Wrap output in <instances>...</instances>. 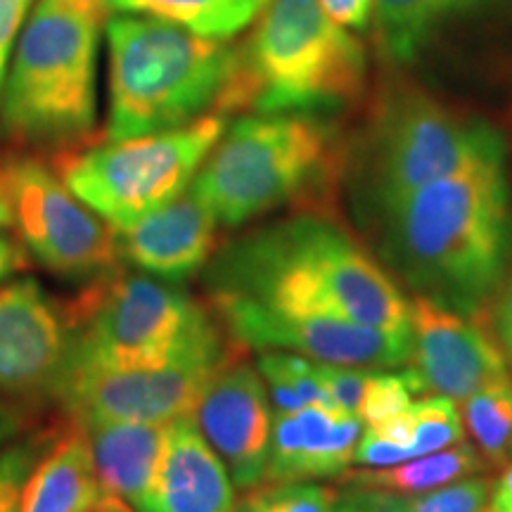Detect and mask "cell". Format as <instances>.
<instances>
[{"label":"cell","instance_id":"277c9868","mask_svg":"<svg viewBox=\"0 0 512 512\" xmlns=\"http://www.w3.org/2000/svg\"><path fill=\"white\" fill-rule=\"evenodd\" d=\"M98 0H38L17 38L0 98V126L31 150L72 152L98 117Z\"/></svg>","mask_w":512,"mask_h":512},{"label":"cell","instance_id":"44dd1931","mask_svg":"<svg viewBox=\"0 0 512 512\" xmlns=\"http://www.w3.org/2000/svg\"><path fill=\"white\" fill-rule=\"evenodd\" d=\"M482 453L472 446H448L392 467H370L361 472H344V479L356 491H389V494H425L458 479L484 472Z\"/></svg>","mask_w":512,"mask_h":512},{"label":"cell","instance_id":"30bf717a","mask_svg":"<svg viewBox=\"0 0 512 512\" xmlns=\"http://www.w3.org/2000/svg\"><path fill=\"white\" fill-rule=\"evenodd\" d=\"M235 356L221 325H209L169 361L138 368L79 370L57 382L50 399L69 422H171L195 411L207 384Z\"/></svg>","mask_w":512,"mask_h":512},{"label":"cell","instance_id":"ab89813d","mask_svg":"<svg viewBox=\"0 0 512 512\" xmlns=\"http://www.w3.org/2000/svg\"><path fill=\"white\" fill-rule=\"evenodd\" d=\"M15 226V219H12V207L8 200V192H5L3 174H0V230H8Z\"/></svg>","mask_w":512,"mask_h":512},{"label":"cell","instance_id":"f35d334b","mask_svg":"<svg viewBox=\"0 0 512 512\" xmlns=\"http://www.w3.org/2000/svg\"><path fill=\"white\" fill-rule=\"evenodd\" d=\"M83 512H138V510L133 508L128 501H124V498L114 496L112 491L105 489V494H102L98 501L91 505V508L83 510Z\"/></svg>","mask_w":512,"mask_h":512},{"label":"cell","instance_id":"7a4b0ae2","mask_svg":"<svg viewBox=\"0 0 512 512\" xmlns=\"http://www.w3.org/2000/svg\"><path fill=\"white\" fill-rule=\"evenodd\" d=\"M207 287L211 294L342 316L411 337V302L392 275L320 214H297L230 242L211 261Z\"/></svg>","mask_w":512,"mask_h":512},{"label":"cell","instance_id":"ffe728a7","mask_svg":"<svg viewBox=\"0 0 512 512\" xmlns=\"http://www.w3.org/2000/svg\"><path fill=\"white\" fill-rule=\"evenodd\" d=\"M505 0H375L373 24L389 62L413 64L444 31Z\"/></svg>","mask_w":512,"mask_h":512},{"label":"cell","instance_id":"484cf974","mask_svg":"<svg viewBox=\"0 0 512 512\" xmlns=\"http://www.w3.org/2000/svg\"><path fill=\"white\" fill-rule=\"evenodd\" d=\"M339 494L311 482H264L247 491L235 512H335Z\"/></svg>","mask_w":512,"mask_h":512},{"label":"cell","instance_id":"7402d4cb","mask_svg":"<svg viewBox=\"0 0 512 512\" xmlns=\"http://www.w3.org/2000/svg\"><path fill=\"white\" fill-rule=\"evenodd\" d=\"M302 425V448L294 460L290 482L342 477L354 463V453L361 441V418L330 408L306 406L297 411Z\"/></svg>","mask_w":512,"mask_h":512},{"label":"cell","instance_id":"4dcf8cb0","mask_svg":"<svg viewBox=\"0 0 512 512\" xmlns=\"http://www.w3.org/2000/svg\"><path fill=\"white\" fill-rule=\"evenodd\" d=\"M29 8L31 0H0V98H3L5 79H8L17 38L29 17Z\"/></svg>","mask_w":512,"mask_h":512},{"label":"cell","instance_id":"f1b7e54d","mask_svg":"<svg viewBox=\"0 0 512 512\" xmlns=\"http://www.w3.org/2000/svg\"><path fill=\"white\" fill-rule=\"evenodd\" d=\"M425 392L420 377L411 368L403 370L399 375L370 373L368 387L363 392L358 418L366 425H377V422L392 418L396 413L408 411L413 406V394Z\"/></svg>","mask_w":512,"mask_h":512},{"label":"cell","instance_id":"52a82bcc","mask_svg":"<svg viewBox=\"0 0 512 512\" xmlns=\"http://www.w3.org/2000/svg\"><path fill=\"white\" fill-rule=\"evenodd\" d=\"M64 375L169 361L216 320L171 283L117 271L91 280L72 304ZM60 377V380H62Z\"/></svg>","mask_w":512,"mask_h":512},{"label":"cell","instance_id":"8992f818","mask_svg":"<svg viewBox=\"0 0 512 512\" xmlns=\"http://www.w3.org/2000/svg\"><path fill=\"white\" fill-rule=\"evenodd\" d=\"M337 131L318 114H249L226 126L190 190L221 226L304 200L332 176Z\"/></svg>","mask_w":512,"mask_h":512},{"label":"cell","instance_id":"e575fe53","mask_svg":"<svg viewBox=\"0 0 512 512\" xmlns=\"http://www.w3.org/2000/svg\"><path fill=\"white\" fill-rule=\"evenodd\" d=\"M29 252L24 245L10 235L0 233V285L8 283L12 275L29 268Z\"/></svg>","mask_w":512,"mask_h":512},{"label":"cell","instance_id":"d6986e66","mask_svg":"<svg viewBox=\"0 0 512 512\" xmlns=\"http://www.w3.org/2000/svg\"><path fill=\"white\" fill-rule=\"evenodd\" d=\"M105 494L86 432L76 422L38 458L24 484L19 512H83Z\"/></svg>","mask_w":512,"mask_h":512},{"label":"cell","instance_id":"b9f144b4","mask_svg":"<svg viewBox=\"0 0 512 512\" xmlns=\"http://www.w3.org/2000/svg\"><path fill=\"white\" fill-rule=\"evenodd\" d=\"M479 512H494V508H491V505H489V503H486V505H484V508H482V510H479Z\"/></svg>","mask_w":512,"mask_h":512},{"label":"cell","instance_id":"f546056e","mask_svg":"<svg viewBox=\"0 0 512 512\" xmlns=\"http://www.w3.org/2000/svg\"><path fill=\"white\" fill-rule=\"evenodd\" d=\"M316 363L320 382L328 389L332 403L337 411L358 415L361 408L363 392H366L370 373L363 368H349V366H332V363Z\"/></svg>","mask_w":512,"mask_h":512},{"label":"cell","instance_id":"3957f363","mask_svg":"<svg viewBox=\"0 0 512 512\" xmlns=\"http://www.w3.org/2000/svg\"><path fill=\"white\" fill-rule=\"evenodd\" d=\"M105 34L110 46L105 140L171 131L207 114H228L238 46L138 12L110 17Z\"/></svg>","mask_w":512,"mask_h":512},{"label":"cell","instance_id":"4fadbf2b","mask_svg":"<svg viewBox=\"0 0 512 512\" xmlns=\"http://www.w3.org/2000/svg\"><path fill=\"white\" fill-rule=\"evenodd\" d=\"M67 354V306L34 278L0 285V396L50 399Z\"/></svg>","mask_w":512,"mask_h":512},{"label":"cell","instance_id":"8d00e7d4","mask_svg":"<svg viewBox=\"0 0 512 512\" xmlns=\"http://www.w3.org/2000/svg\"><path fill=\"white\" fill-rule=\"evenodd\" d=\"M24 425H27V415L19 411L15 403L0 396V448L15 441L24 432Z\"/></svg>","mask_w":512,"mask_h":512},{"label":"cell","instance_id":"836d02e7","mask_svg":"<svg viewBox=\"0 0 512 512\" xmlns=\"http://www.w3.org/2000/svg\"><path fill=\"white\" fill-rule=\"evenodd\" d=\"M370 432L377 434V437L392 441L396 446H406V448H413V434H415V420H413V413L411 408L403 413H396L392 418L377 422V425H370L368 427ZM415 451V448H413Z\"/></svg>","mask_w":512,"mask_h":512},{"label":"cell","instance_id":"2e32d148","mask_svg":"<svg viewBox=\"0 0 512 512\" xmlns=\"http://www.w3.org/2000/svg\"><path fill=\"white\" fill-rule=\"evenodd\" d=\"M219 219L190 188L143 219L112 228L121 264L164 283H181L209 264Z\"/></svg>","mask_w":512,"mask_h":512},{"label":"cell","instance_id":"60d3db41","mask_svg":"<svg viewBox=\"0 0 512 512\" xmlns=\"http://www.w3.org/2000/svg\"><path fill=\"white\" fill-rule=\"evenodd\" d=\"M335 512H373V510L366 508V505H363V503H358L354 496H349V498H344V501L337 503V510Z\"/></svg>","mask_w":512,"mask_h":512},{"label":"cell","instance_id":"d4e9b609","mask_svg":"<svg viewBox=\"0 0 512 512\" xmlns=\"http://www.w3.org/2000/svg\"><path fill=\"white\" fill-rule=\"evenodd\" d=\"M465 425L489 465H501L512 451V377L486 384L465 401Z\"/></svg>","mask_w":512,"mask_h":512},{"label":"cell","instance_id":"7bdbcfd3","mask_svg":"<svg viewBox=\"0 0 512 512\" xmlns=\"http://www.w3.org/2000/svg\"><path fill=\"white\" fill-rule=\"evenodd\" d=\"M98 3H107V5H110V0H98Z\"/></svg>","mask_w":512,"mask_h":512},{"label":"cell","instance_id":"603a6c76","mask_svg":"<svg viewBox=\"0 0 512 512\" xmlns=\"http://www.w3.org/2000/svg\"><path fill=\"white\" fill-rule=\"evenodd\" d=\"M266 5L268 0H110L117 12L159 17L219 41L252 27Z\"/></svg>","mask_w":512,"mask_h":512},{"label":"cell","instance_id":"9a60e30c","mask_svg":"<svg viewBox=\"0 0 512 512\" xmlns=\"http://www.w3.org/2000/svg\"><path fill=\"white\" fill-rule=\"evenodd\" d=\"M192 415L226 463L235 489L249 491L264 484L273 413L259 368L238 356L230 358L211 377Z\"/></svg>","mask_w":512,"mask_h":512},{"label":"cell","instance_id":"ac0fdd59","mask_svg":"<svg viewBox=\"0 0 512 512\" xmlns=\"http://www.w3.org/2000/svg\"><path fill=\"white\" fill-rule=\"evenodd\" d=\"M86 432L100 484L140 512L155 482L169 422H76Z\"/></svg>","mask_w":512,"mask_h":512},{"label":"cell","instance_id":"74e56055","mask_svg":"<svg viewBox=\"0 0 512 512\" xmlns=\"http://www.w3.org/2000/svg\"><path fill=\"white\" fill-rule=\"evenodd\" d=\"M489 505L494 508V512H512V465L505 467L501 479L496 482Z\"/></svg>","mask_w":512,"mask_h":512},{"label":"cell","instance_id":"83f0119b","mask_svg":"<svg viewBox=\"0 0 512 512\" xmlns=\"http://www.w3.org/2000/svg\"><path fill=\"white\" fill-rule=\"evenodd\" d=\"M53 439V432H31L0 448V512H19L24 484Z\"/></svg>","mask_w":512,"mask_h":512},{"label":"cell","instance_id":"4316f807","mask_svg":"<svg viewBox=\"0 0 512 512\" xmlns=\"http://www.w3.org/2000/svg\"><path fill=\"white\" fill-rule=\"evenodd\" d=\"M411 413L415 420L413 448L418 456L441 451V448L458 444L465 437L463 418H460L456 401L448 399V396L434 394L413 401Z\"/></svg>","mask_w":512,"mask_h":512},{"label":"cell","instance_id":"6da1fadb","mask_svg":"<svg viewBox=\"0 0 512 512\" xmlns=\"http://www.w3.org/2000/svg\"><path fill=\"white\" fill-rule=\"evenodd\" d=\"M384 256L422 297L477 316L512 259L505 143L415 190L380 216Z\"/></svg>","mask_w":512,"mask_h":512},{"label":"cell","instance_id":"d590c367","mask_svg":"<svg viewBox=\"0 0 512 512\" xmlns=\"http://www.w3.org/2000/svg\"><path fill=\"white\" fill-rule=\"evenodd\" d=\"M503 283V292L496 304V337L508 361H512V273Z\"/></svg>","mask_w":512,"mask_h":512},{"label":"cell","instance_id":"ba28073f","mask_svg":"<svg viewBox=\"0 0 512 512\" xmlns=\"http://www.w3.org/2000/svg\"><path fill=\"white\" fill-rule=\"evenodd\" d=\"M501 133L418 88H396L377 102L356 155V185L377 219L415 190L444 178L491 147Z\"/></svg>","mask_w":512,"mask_h":512},{"label":"cell","instance_id":"d6a6232c","mask_svg":"<svg viewBox=\"0 0 512 512\" xmlns=\"http://www.w3.org/2000/svg\"><path fill=\"white\" fill-rule=\"evenodd\" d=\"M318 3L337 24L351 31H361L373 24L375 0H318Z\"/></svg>","mask_w":512,"mask_h":512},{"label":"cell","instance_id":"cb8c5ba5","mask_svg":"<svg viewBox=\"0 0 512 512\" xmlns=\"http://www.w3.org/2000/svg\"><path fill=\"white\" fill-rule=\"evenodd\" d=\"M494 482L486 477H465L425 494H389L356 491L351 494L373 512H479L489 503Z\"/></svg>","mask_w":512,"mask_h":512},{"label":"cell","instance_id":"5b68a950","mask_svg":"<svg viewBox=\"0 0 512 512\" xmlns=\"http://www.w3.org/2000/svg\"><path fill=\"white\" fill-rule=\"evenodd\" d=\"M228 112L323 114L354 102L366 86L363 43L318 0H268L252 24Z\"/></svg>","mask_w":512,"mask_h":512},{"label":"cell","instance_id":"9c48e42d","mask_svg":"<svg viewBox=\"0 0 512 512\" xmlns=\"http://www.w3.org/2000/svg\"><path fill=\"white\" fill-rule=\"evenodd\" d=\"M223 114L147 136L105 140L60 159V178L107 226L121 228L190 188L226 131Z\"/></svg>","mask_w":512,"mask_h":512},{"label":"cell","instance_id":"e0dca14e","mask_svg":"<svg viewBox=\"0 0 512 512\" xmlns=\"http://www.w3.org/2000/svg\"><path fill=\"white\" fill-rule=\"evenodd\" d=\"M235 482L195 415L166 425L155 482L140 512H235Z\"/></svg>","mask_w":512,"mask_h":512},{"label":"cell","instance_id":"7c38bea8","mask_svg":"<svg viewBox=\"0 0 512 512\" xmlns=\"http://www.w3.org/2000/svg\"><path fill=\"white\" fill-rule=\"evenodd\" d=\"M211 304L228 335L245 347L290 349L311 361L363 370L408 366L413 356L408 335L342 316L273 309L235 294H211Z\"/></svg>","mask_w":512,"mask_h":512},{"label":"cell","instance_id":"1f68e13d","mask_svg":"<svg viewBox=\"0 0 512 512\" xmlns=\"http://www.w3.org/2000/svg\"><path fill=\"white\" fill-rule=\"evenodd\" d=\"M418 458V453L413 448L406 446H396L392 441L377 437L373 432H366L358 441L356 453H354V463L356 465H366V467H392L399 463H406V460Z\"/></svg>","mask_w":512,"mask_h":512},{"label":"cell","instance_id":"8fae6325","mask_svg":"<svg viewBox=\"0 0 512 512\" xmlns=\"http://www.w3.org/2000/svg\"><path fill=\"white\" fill-rule=\"evenodd\" d=\"M0 174L19 242L43 268L76 280H95L121 268L112 228L46 164L15 157Z\"/></svg>","mask_w":512,"mask_h":512},{"label":"cell","instance_id":"5bb4252c","mask_svg":"<svg viewBox=\"0 0 512 512\" xmlns=\"http://www.w3.org/2000/svg\"><path fill=\"white\" fill-rule=\"evenodd\" d=\"M411 339L408 366L425 392L467 401L486 384L510 375L508 356L479 313L467 316L418 294L411 299Z\"/></svg>","mask_w":512,"mask_h":512}]
</instances>
